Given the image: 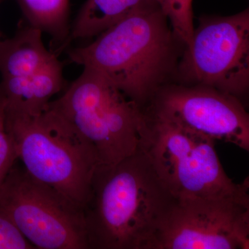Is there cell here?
Returning <instances> with one entry per match:
<instances>
[{"instance_id":"6","label":"cell","mask_w":249,"mask_h":249,"mask_svg":"<svg viewBox=\"0 0 249 249\" xmlns=\"http://www.w3.org/2000/svg\"><path fill=\"white\" fill-rule=\"evenodd\" d=\"M0 213L40 249H89L83 210L15 163L0 187Z\"/></svg>"},{"instance_id":"3","label":"cell","mask_w":249,"mask_h":249,"mask_svg":"<svg viewBox=\"0 0 249 249\" xmlns=\"http://www.w3.org/2000/svg\"><path fill=\"white\" fill-rule=\"evenodd\" d=\"M6 125L26 171L83 210L98 165L92 145L49 105L36 114L6 108Z\"/></svg>"},{"instance_id":"4","label":"cell","mask_w":249,"mask_h":249,"mask_svg":"<svg viewBox=\"0 0 249 249\" xmlns=\"http://www.w3.org/2000/svg\"><path fill=\"white\" fill-rule=\"evenodd\" d=\"M83 68L49 107L92 145L98 165L116 164L141 146L146 114L110 80Z\"/></svg>"},{"instance_id":"2","label":"cell","mask_w":249,"mask_h":249,"mask_svg":"<svg viewBox=\"0 0 249 249\" xmlns=\"http://www.w3.org/2000/svg\"><path fill=\"white\" fill-rule=\"evenodd\" d=\"M168 22L160 4L137 10L89 45L69 51V58L106 77L143 108L175 62V36Z\"/></svg>"},{"instance_id":"9","label":"cell","mask_w":249,"mask_h":249,"mask_svg":"<svg viewBox=\"0 0 249 249\" xmlns=\"http://www.w3.org/2000/svg\"><path fill=\"white\" fill-rule=\"evenodd\" d=\"M147 114L249 151V116L239 98L209 87L160 88Z\"/></svg>"},{"instance_id":"14","label":"cell","mask_w":249,"mask_h":249,"mask_svg":"<svg viewBox=\"0 0 249 249\" xmlns=\"http://www.w3.org/2000/svg\"><path fill=\"white\" fill-rule=\"evenodd\" d=\"M160 5L171 23L175 37L188 45L195 30L193 0H160Z\"/></svg>"},{"instance_id":"13","label":"cell","mask_w":249,"mask_h":249,"mask_svg":"<svg viewBox=\"0 0 249 249\" xmlns=\"http://www.w3.org/2000/svg\"><path fill=\"white\" fill-rule=\"evenodd\" d=\"M29 25L48 34L54 53L69 45L70 0H16Z\"/></svg>"},{"instance_id":"15","label":"cell","mask_w":249,"mask_h":249,"mask_svg":"<svg viewBox=\"0 0 249 249\" xmlns=\"http://www.w3.org/2000/svg\"><path fill=\"white\" fill-rule=\"evenodd\" d=\"M6 101L0 88V187L18 160L14 141L6 125Z\"/></svg>"},{"instance_id":"12","label":"cell","mask_w":249,"mask_h":249,"mask_svg":"<svg viewBox=\"0 0 249 249\" xmlns=\"http://www.w3.org/2000/svg\"><path fill=\"white\" fill-rule=\"evenodd\" d=\"M160 4V0H87L72 24L69 43L100 35L137 10Z\"/></svg>"},{"instance_id":"10","label":"cell","mask_w":249,"mask_h":249,"mask_svg":"<svg viewBox=\"0 0 249 249\" xmlns=\"http://www.w3.org/2000/svg\"><path fill=\"white\" fill-rule=\"evenodd\" d=\"M63 65L56 59L40 71L29 76L1 78L0 88L7 110L36 114L45 110L54 95L65 86Z\"/></svg>"},{"instance_id":"7","label":"cell","mask_w":249,"mask_h":249,"mask_svg":"<svg viewBox=\"0 0 249 249\" xmlns=\"http://www.w3.org/2000/svg\"><path fill=\"white\" fill-rule=\"evenodd\" d=\"M180 64L190 85L209 87L239 98L249 87V11L201 18Z\"/></svg>"},{"instance_id":"8","label":"cell","mask_w":249,"mask_h":249,"mask_svg":"<svg viewBox=\"0 0 249 249\" xmlns=\"http://www.w3.org/2000/svg\"><path fill=\"white\" fill-rule=\"evenodd\" d=\"M249 249V203L231 198H176L151 247Z\"/></svg>"},{"instance_id":"17","label":"cell","mask_w":249,"mask_h":249,"mask_svg":"<svg viewBox=\"0 0 249 249\" xmlns=\"http://www.w3.org/2000/svg\"><path fill=\"white\" fill-rule=\"evenodd\" d=\"M1 1H2V0H0V4H1ZM3 39H4V36H3L2 33L0 31V41L2 40Z\"/></svg>"},{"instance_id":"16","label":"cell","mask_w":249,"mask_h":249,"mask_svg":"<svg viewBox=\"0 0 249 249\" xmlns=\"http://www.w3.org/2000/svg\"><path fill=\"white\" fill-rule=\"evenodd\" d=\"M34 249L14 223L0 213V249Z\"/></svg>"},{"instance_id":"5","label":"cell","mask_w":249,"mask_h":249,"mask_svg":"<svg viewBox=\"0 0 249 249\" xmlns=\"http://www.w3.org/2000/svg\"><path fill=\"white\" fill-rule=\"evenodd\" d=\"M147 127L141 147L161 181L176 198H231L249 203V179L228 176L213 139L145 113Z\"/></svg>"},{"instance_id":"1","label":"cell","mask_w":249,"mask_h":249,"mask_svg":"<svg viewBox=\"0 0 249 249\" xmlns=\"http://www.w3.org/2000/svg\"><path fill=\"white\" fill-rule=\"evenodd\" d=\"M175 199L141 146L98 165L83 208L89 249H151Z\"/></svg>"},{"instance_id":"11","label":"cell","mask_w":249,"mask_h":249,"mask_svg":"<svg viewBox=\"0 0 249 249\" xmlns=\"http://www.w3.org/2000/svg\"><path fill=\"white\" fill-rule=\"evenodd\" d=\"M37 28L27 24L11 38L0 41V73L1 78L29 76L40 71L58 59L49 50Z\"/></svg>"}]
</instances>
